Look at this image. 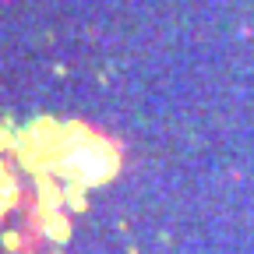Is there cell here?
<instances>
[{
  "mask_svg": "<svg viewBox=\"0 0 254 254\" xmlns=\"http://www.w3.org/2000/svg\"><path fill=\"white\" fill-rule=\"evenodd\" d=\"M78 170L36 138H0V254H60Z\"/></svg>",
  "mask_w": 254,
  "mask_h": 254,
  "instance_id": "6da1fadb",
  "label": "cell"
}]
</instances>
